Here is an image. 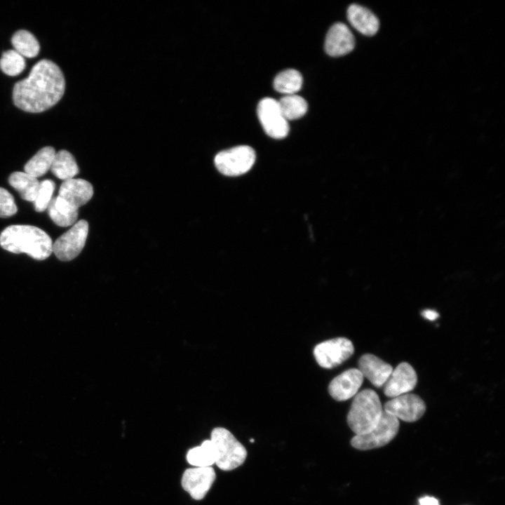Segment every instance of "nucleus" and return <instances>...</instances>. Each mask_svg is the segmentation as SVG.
<instances>
[{
  "label": "nucleus",
  "mask_w": 505,
  "mask_h": 505,
  "mask_svg": "<svg viewBox=\"0 0 505 505\" xmlns=\"http://www.w3.org/2000/svg\"><path fill=\"white\" fill-rule=\"evenodd\" d=\"M65 80L60 67L49 60L37 62L29 76L17 82L13 90V100L19 109L31 113L44 112L62 97Z\"/></svg>",
  "instance_id": "obj_1"
},
{
  "label": "nucleus",
  "mask_w": 505,
  "mask_h": 505,
  "mask_svg": "<svg viewBox=\"0 0 505 505\" xmlns=\"http://www.w3.org/2000/svg\"><path fill=\"white\" fill-rule=\"evenodd\" d=\"M0 245L13 253H26L37 260H43L53 252L50 237L42 229L31 225L14 224L0 234Z\"/></svg>",
  "instance_id": "obj_2"
},
{
  "label": "nucleus",
  "mask_w": 505,
  "mask_h": 505,
  "mask_svg": "<svg viewBox=\"0 0 505 505\" xmlns=\"http://www.w3.org/2000/svg\"><path fill=\"white\" fill-rule=\"evenodd\" d=\"M383 412L377 393L366 389L355 396L347 414V424L355 435L363 434L377 425Z\"/></svg>",
  "instance_id": "obj_3"
},
{
  "label": "nucleus",
  "mask_w": 505,
  "mask_h": 505,
  "mask_svg": "<svg viewBox=\"0 0 505 505\" xmlns=\"http://www.w3.org/2000/svg\"><path fill=\"white\" fill-rule=\"evenodd\" d=\"M215 452V462L223 471H231L242 465L247 457L245 447L227 429H213L210 439Z\"/></svg>",
  "instance_id": "obj_4"
},
{
  "label": "nucleus",
  "mask_w": 505,
  "mask_h": 505,
  "mask_svg": "<svg viewBox=\"0 0 505 505\" xmlns=\"http://www.w3.org/2000/svg\"><path fill=\"white\" fill-rule=\"evenodd\" d=\"M399 425L398 419L384 411L377 425L365 433L355 435L351 440V445L360 450L383 447L396 437Z\"/></svg>",
  "instance_id": "obj_5"
},
{
  "label": "nucleus",
  "mask_w": 505,
  "mask_h": 505,
  "mask_svg": "<svg viewBox=\"0 0 505 505\" xmlns=\"http://www.w3.org/2000/svg\"><path fill=\"white\" fill-rule=\"evenodd\" d=\"M254 149L240 145L219 152L214 162L217 169L227 176H238L248 172L255 161Z\"/></svg>",
  "instance_id": "obj_6"
},
{
  "label": "nucleus",
  "mask_w": 505,
  "mask_h": 505,
  "mask_svg": "<svg viewBox=\"0 0 505 505\" xmlns=\"http://www.w3.org/2000/svg\"><path fill=\"white\" fill-rule=\"evenodd\" d=\"M88 233V223L81 220L53 244V252L62 261L74 259L83 250Z\"/></svg>",
  "instance_id": "obj_7"
},
{
  "label": "nucleus",
  "mask_w": 505,
  "mask_h": 505,
  "mask_svg": "<svg viewBox=\"0 0 505 505\" xmlns=\"http://www.w3.org/2000/svg\"><path fill=\"white\" fill-rule=\"evenodd\" d=\"M354 351V345L349 339L337 337L317 344L314 349V356L321 367L330 369L346 361Z\"/></svg>",
  "instance_id": "obj_8"
},
{
  "label": "nucleus",
  "mask_w": 505,
  "mask_h": 505,
  "mask_svg": "<svg viewBox=\"0 0 505 505\" xmlns=\"http://www.w3.org/2000/svg\"><path fill=\"white\" fill-rule=\"evenodd\" d=\"M257 116L265 133L272 138L282 139L289 131L288 121L283 116L278 101L265 97L257 106Z\"/></svg>",
  "instance_id": "obj_9"
},
{
  "label": "nucleus",
  "mask_w": 505,
  "mask_h": 505,
  "mask_svg": "<svg viewBox=\"0 0 505 505\" xmlns=\"http://www.w3.org/2000/svg\"><path fill=\"white\" fill-rule=\"evenodd\" d=\"M384 411L398 419L414 422L424 415L426 405L417 395L405 393L387 401L384 406Z\"/></svg>",
  "instance_id": "obj_10"
},
{
  "label": "nucleus",
  "mask_w": 505,
  "mask_h": 505,
  "mask_svg": "<svg viewBox=\"0 0 505 505\" xmlns=\"http://www.w3.org/2000/svg\"><path fill=\"white\" fill-rule=\"evenodd\" d=\"M216 478L211 466L188 469L184 472L181 484L183 489L196 500L204 498Z\"/></svg>",
  "instance_id": "obj_11"
},
{
  "label": "nucleus",
  "mask_w": 505,
  "mask_h": 505,
  "mask_svg": "<svg viewBox=\"0 0 505 505\" xmlns=\"http://www.w3.org/2000/svg\"><path fill=\"white\" fill-rule=\"evenodd\" d=\"M417 382L415 369L408 363L403 362L393 370L384 385V393L387 397L393 398L413 390Z\"/></svg>",
  "instance_id": "obj_12"
},
{
  "label": "nucleus",
  "mask_w": 505,
  "mask_h": 505,
  "mask_svg": "<svg viewBox=\"0 0 505 505\" xmlns=\"http://www.w3.org/2000/svg\"><path fill=\"white\" fill-rule=\"evenodd\" d=\"M363 378L358 369L346 370L330 382L328 386L329 393L337 401L346 400L357 394Z\"/></svg>",
  "instance_id": "obj_13"
},
{
  "label": "nucleus",
  "mask_w": 505,
  "mask_h": 505,
  "mask_svg": "<svg viewBox=\"0 0 505 505\" xmlns=\"http://www.w3.org/2000/svg\"><path fill=\"white\" fill-rule=\"evenodd\" d=\"M354 46V36L345 24L337 22L330 28L325 40V50L329 55L338 57L346 55L352 51Z\"/></svg>",
  "instance_id": "obj_14"
},
{
  "label": "nucleus",
  "mask_w": 505,
  "mask_h": 505,
  "mask_svg": "<svg viewBox=\"0 0 505 505\" xmlns=\"http://www.w3.org/2000/svg\"><path fill=\"white\" fill-rule=\"evenodd\" d=\"M358 369L363 377L377 388L384 385L393 371L390 364L371 354H364L359 358Z\"/></svg>",
  "instance_id": "obj_15"
},
{
  "label": "nucleus",
  "mask_w": 505,
  "mask_h": 505,
  "mask_svg": "<svg viewBox=\"0 0 505 505\" xmlns=\"http://www.w3.org/2000/svg\"><path fill=\"white\" fill-rule=\"evenodd\" d=\"M92 184L83 179H70L60 185L58 196L72 207L79 209L85 205L93 196Z\"/></svg>",
  "instance_id": "obj_16"
},
{
  "label": "nucleus",
  "mask_w": 505,
  "mask_h": 505,
  "mask_svg": "<svg viewBox=\"0 0 505 505\" xmlns=\"http://www.w3.org/2000/svg\"><path fill=\"white\" fill-rule=\"evenodd\" d=\"M347 19L354 28L365 36L375 35L379 28L377 17L369 9L358 4L349 6Z\"/></svg>",
  "instance_id": "obj_17"
},
{
  "label": "nucleus",
  "mask_w": 505,
  "mask_h": 505,
  "mask_svg": "<svg viewBox=\"0 0 505 505\" xmlns=\"http://www.w3.org/2000/svg\"><path fill=\"white\" fill-rule=\"evenodd\" d=\"M47 209L50 219L60 227L70 226L76 222L78 217V209L58 196L52 198Z\"/></svg>",
  "instance_id": "obj_18"
},
{
  "label": "nucleus",
  "mask_w": 505,
  "mask_h": 505,
  "mask_svg": "<svg viewBox=\"0 0 505 505\" xmlns=\"http://www.w3.org/2000/svg\"><path fill=\"white\" fill-rule=\"evenodd\" d=\"M11 187L18 191L22 198L34 202L39 187L37 178L23 172H14L8 177Z\"/></svg>",
  "instance_id": "obj_19"
},
{
  "label": "nucleus",
  "mask_w": 505,
  "mask_h": 505,
  "mask_svg": "<svg viewBox=\"0 0 505 505\" xmlns=\"http://www.w3.org/2000/svg\"><path fill=\"white\" fill-rule=\"evenodd\" d=\"M55 154L53 147H43L25 164V173L36 178L43 176L50 169Z\"/></svg>",
  "instance_id": "obj_20"
},
{
  "label": "nucleus",
  "mask_w": 505,
  "mask_h": 505,
  "mask_svg": "<svg viewBox=\"0 0 505 505\" xmlns=\"http://www.w3.org/2000/svg\"><path fill=\"white\" fill-rule=\"evenodd\" d=\"M50 170L55 176L64 181L72 179L79 172L74 157L66 150L55 154Z\"/></svg>",
  "instance_id": "obj_21"
},
{
  "label": "nucleus",
  "mask_w": 505,
  "mask_h": 505,
  "mask_svg": "<svg viewBox=\"0 0 505 505\" xmlns=\"http://www.w3.org/2000/svg\"><path fill=\"white\" fill-rule=\"evenodd\" d=\"M14 50L22 57L34 58L40 50V45L36 38L29 31L20 29L15 32L11 38Z\"/></svg>",
  "instance_id": "obj_22"
},
{
  "label": "nucleus",
  "mask_w": 505,
  "mask_h": 505,
  "mask_svg": "<svg viewBox=\"0 0 505 505\" xmlns=\"http://www.w3.org/2000/svg\"><path fill=\"white\" fill-rule=\"evenodd\" d=\"M302 82V76L297 70L288 69L277 74L274 80V87L285 95H292L300 90Z\"/></svg>",
  "instance_id": "obj_23"
},
{
  "label": "nucleus",
  "mask_w": 505,
  "mask_h": 505,
  "mask_svg": "<svg viewBox=\"0 0 505 505\" xmlns=\"http://www.w3.org/2000/svg\"><path fill=\"white\" fill-rule=\"evenodd\" d=\"M278 103L287 121L301 118L306 114L308 109L306 100L295 94L283 96L278 101Z\"/></svg>",
  "instance_id": "obj_24"
},
{
  "label": "nucleus",
  "mask_w": 505,
  "mask_h": 505,
  "mask_svg": "<svg viewBox=\"0 0 505 505\" xmlns=\"http://www.w3.org/2000/svg\"><path fill=\"white\" fill-rule=\"evenodd\" d=\"M187 460L196 467H207L215 464V452L212 441L206 440L200 446L190 449L187 454Z\"/></svg>",
  "instance_id": "obj_25"
},
{
  "label": "nucleus",
  "mask_w": 505,
  "mask_h": 505,
  "mask_svg": "<svg viewBox=\"0 0 505 505\" xmlns=\"http://www.w3.org/2000/svg\"><path fill=\"white\" fill-rule=\"evenodd\" d=\"M26 67L25 58L15 50L3 53L0 59V69L6 75L15 76L20 74Z\"/></svg>",
  "instance_id": "obj_26"
},
{
  "label": "nucleus",
  "mask_w": 505,
  "mask_h": 505,
  "mask_svg": "<svg viewBox=\"0 0 505 505\" xmlns=\"http://www.w3.org/2000/svg\"><path fill=\"white\" fill-rule=\"evenodd\" d=\"M54 190L55 183L53 181L47 179L39 182V187L34 201V209L36 212L41 213L47 209L52 200Z\"/></svg>",
  "instance_id": "obj_27"
},
{
  "label": "nucleus",
  "mask_w": 505,
  "mask_h": 505,
  "mask_svg": "<svg viewBox=\"0 0 505 505\" xmlns=\"http://www.w3.org/2000/svg\"><path fill=\"white\" fill-rule=\"evenodd\" d=\"M18 211L12 194L6 189L0 187V217L6 218L15 215Z\"/></svg>",
  "instance_id": "obj_28"
},
{
  "label": "nucleus",
  "mask_w": 505,
  "mask_h": 505,
  "mask_svg": "<svg viewBox=\"0 0 505 505\" xmlns=\"http://www.w3.org/2000/svg\"><path fill=\"white\" fill-rule=\"evenodd\" d=\"M422 316L429 321H434L439 317V314L433 309H424L422 312Z\"/></svg>",
  "instance_id": "obj_29"
},
{
  "label": "nucleus",
  "mask_w": 505,
  "mask_h": 505,
  "mask_svg": "<svg viewBox=\"0 0 505 505\" xmlns=\"http://www.w3.org/2000/svg\"><path fill=\"white\" fill-rule=\"evenodd\" d=\"M419 505H440V504L437 499L427 496L419 499Z\"/></svg>",
  "instance_id": "obj_30"
}]
</instances>
